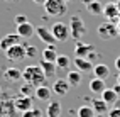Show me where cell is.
I'll list each match as a JSON object with an SVG mask.
<instances>
[{"instance_id": "obj_2", "label": "cell", "mask_w": 120, "mask_h": 117, "mask_svg": "<svg viewBox=\"0 0 120 117\" xmlns=\"http://www.w3.org/2000/svg\"><path fill=\"white\" fill-rule=\"evenodd\" d=\"M44 10L51 17H61L68 12V5L64 0H47L44 4Z\"/></svg>"}, {"instance_id": "obj_16", "label": "cell", "mask_w": 120, "mask_h": 117, "mask_svg": "<svg viewBox=\"0 0 120 117\" xmlns=\"http://www.w3.org/2000/svg\"><path fill=\"white\" fill-rule=\"evenodd\" d=\"M58 51H56V46L49 44L46 46V48L42 49V59L44 61H51V63H56V59H58Z\"/></svg>"}, {"instance_id": "obj_6", "label": "cell", "mask_w": 120, "mask_h": 117, "mask_svg": "<svg viewBox=\"0 0 120 117\" xmlns=\"http://www.w3.org/2000/svg\"><path fill=\"white\" fill-rule=\"evenodd\" d=\"M5 56H7V59H10V61H22L24 58H26V46H24V44L12 46L10 49L5 51Z\"/></svg>"}, {"instance_id": "obj_1", "label": "cell", "mask_w": 120, "mask_h": 117, "mask_svg": "<svg viewBox=\"0 0 120 117\" xmlns=\"http://www.w3.org/2000/svg\"><path fill=\"white\" fill-rule=\"evenodd\" d=\"M22 78L26 80V83H30L32 87H41V85H46V75L42 71V68L39 65H30L22 71Z\"/></svg>"}, {"instance_id": "obj_33", "label": "cell", "mask_w": 120, "mask_h": 117, "mask_svg": "<svg viewBox=\"0 0 120 117\" xmlns=\"http://www.w3.org/2000/svg\"><path fill=\"white\" fill-rule=\"evenodd\" d=\"M32 2H34V4H37V5H44L47 0H32Z\"/></svg>"}, {"instance_id": "obj_38", "label": "cell", "mask_w": 120, "mask_h": 117, "mask_svg": "<svg viewBox=\"0 0 120 117\" xmlns=\"http://www.w3.org/2000/svg\"><path fill=\"white\" fill-rule=\"evenodd\" d=\"M64 2H66V4H68V2H71V0H64Z\"/></svg>"}, {"instance_id": "obj_20", "label": "cell", "mask_w": 120, "mask_h": 117, "mask_svg": "<svg viewBox=\"0 0 120 117\" xmlns=\"http://www.w3.org/2000/svg\"><path fill=\"white\" fill-rule=\"evenodd\" d=\"M101 100L105 102L107 105H110V104H117V100H118V95L115 93V90L113 88H105L101 93Z\"/></svg>"}, {"instance_id": "obj_14", "label": "cell", "mask_w": 120, "mask_h": 117, "mask_svg": "<svg viewBox=\"0 0 120 117\" xmlns=\"http://www.w3.org/2000/svg\"><path fill=\"white\" fill-rule=\"evenodd\" d=\"M75 66L78 71H81V73H88V71H93V63H90L86 58H75Z\"/></svg>"}, {"instance_id": "obj_24", "label": "cell", "mask_w": 120, "mask_h": 117, "mask_svg": "<svg viewBox=\"0 0 120 117\" xmlns=\"http://www.w3.org/2000/svg\"><path fill=\"white\" fill-rule=\"evenodd\" d=\"M105 88H107L105 80H100V78H93V80L90 82V92H93V93H101Z\"/></svg>"}, {"instance_id": "obj_23", "label": "cell", "mask_w": 120, "mask_h": 117, "mask_svg": "<svg viewBox=\"0 0 120 117\" xmlns=\"http://www.w3.org/2000/svg\"><path fill=\"white\" fill-rule=\"evenodd\" d=\"M4 75H5V78L9 82H19V80H22V71L19 68H7Z\"/></svg>"}, {"instance_id": "obj_4", "label": "cell", "mask_w": 120, "mask_h": 117, "mask_svg": "<svg viewBox=\"0 0 120 117\" xmlns=\"http://www.w3.org/2000/svg\"><path fill=\"white\" fill-rule=\"evenodd\" d=\"M97 34H98L100 39H103V41H110V39L117 37L118 29H117L115 24H112V22H101L98 26V29H97Z\"/></svg>"}, {"instance_id": "obj_5", "label": "cell", "mask_w": 120, "mask_h": 117, "mask_svg": "<svg viewBox=\"0 0 120 117\" xmlns=\"http://www.w3.org/2000/svg\"><path fill=\"white\" fill-rule=\"evenodd\" d=\"M51 32H52V36L56 37V41H58V43H64V41H68V39L71 37L69 26L64 24V22H54Z\"/></svg>"}, {"instance_id": "obj_18", "label": "cell", "mask_w": 120, "mask_h": 117, "mask_svg": "<svg viewBox=\"0 0 120 117\" xmlns=\"http://www.w3.org/2000/svg\"><path fill=\"white\" fill-rule=\"evenodd\" d=\"M46 115L47 117H61V104L58 100H49L46 109Z\"/></svg>"}, {"instance_id": "obj_31", "label": "cell", "mask_w": 120, "mask_h": 117, "mask_svg": "<svg viewBox=\"0 0 120 117\" xmlns=\"http://www.w3.org/2000/svg\"><path fill=\"white\" fill-rule=\"evenodd\" d=\"M14 22H15V26L26 24V22H27V17H26V15H15V19H14Z\"/></svg>"}, {"instance_id": "obj_29", "label": "cell", "mask_w": 120, "mask_h": 117, "mask_svg": "<svg viewBox=\"0 0 120 117\" xmlns=\"http://www.w3.org/2000/svg\"><path fill=\"white\" fill-rule=\"evenodd\" d=\"M36 58L37 56V48H34V46H26V58Z\"/></svg>"}, {"instance_id": "obj_15", "label": "cell", "mask_w": 120, "mask_h": 117, "mask_svg": "<svg viewBox=\"0 0 120 117\" xmlns=\"http://www.w3.org/2000/svg\"><path fill=\"white\" fill-rule=\"evenodd\" d=\"M66 82L69 83V87H78V85H81V82H83V75H81V71H78V70L68 71V75H66Z\"/></svg>"}, {"instance_id": "obj_36", "label": "cell", "mask_w": 120, "mask_h": 117, "mask_svg": "<svg viewBox=\"0 0 120 117\" xmlns=\"http://www.w3.org/2000/svg\"><path fill=\"white\" fill-rule=\"evenodd\" d=\"M81 2H83V4H85V5H90V4H91V2H95V0H81Z\"/></svg>"}, {"instance_id": "obj_8", "label": "cell", "mask_w": 120, "mask_h": 117, "mask_svg": "<svg viewBox=\"0 0 120 117\" xmlns=\"http://www.w3.org/2000/svg\"><path fill=\"white\" fill-rule=\"evenodd\" d=\"M20 36L19 34H5L2 39H0V49L2 51H7V49H10L12 46L15 44H20Z\"/></svg>"}, {"instance_id": "obj_32", "label": "cell", "mask_w": 120, "mask_h": 117, "mask_svg": "<svg viewBox=\"0 0 120 117\" xmlns=\"http://www.w3.org/2000/svg\"><path fill=\"white\" fill-rule=\"evenodd\" d=\"M108 117H120V107H113V109H110L108 110Z\"/></svg>"}, {"instance_id": "obj_11", "label": "cell", "mask_w": 120, "mask_h": 117, "mask_svg": "<svg viewBox=\"0 0 120 117\" xmlns=\"http://www.w3.org/2000/svg\"><path fill=\"white\" fill-rule=\"evenodd\" d=\"M95 48L91 44H85V43H76L75 44V58H88V54H90Z\"/></svg>"}, {"instance_id": "obj_30", "label": "cell", "mask_w": 120, "mask_h": 117, "mask_svg": "<svg viewBox=\"0 0 120 117\" xmlns=\"http://www.w3.org/2000/svg\"><path fill=\"white\" fill-rule=\"evenodd\" d=\"M22 117H41V110L39 109H30V110L24 112Z\"/></svg>"}, {"instance_id": "obj_12", "label": "cell", "mask_w": 120, "mask_h": 117, "mask_svg": "<svg viewBox=\"0 0 120 117\" xmlns=\"http://www.w3.org/2000/svg\"><path fill=\"white\" fill-rule=\"evenodd\" d=\"M34 32H36V27L30 24V22H26V24L17 26V34H19L22 39H29V37H32Z\"/></svg>"}, {"instance_id": "obj_25", "label": "cell", "mask_w": 120, "mask_h": 117, "mask_svg": "<svg viewBox=\"0 0 120 117\" xmlns=\"http://www.w3.org/2000/svg\"><path fill=\"white\" fill-rule=\"evenodd\" d=\"M86 10L91 15H101L103 14V4H100L98 0H95V2H91L90 5H86Z\"/></svg>"}, {"instance_id": "obj_19", "label": "cell", "mask_w": 120, "mask_h": 117, "mask_svg": "<svg viewBox=\"0 0 120 117\" xmlns=\"http://www.w3.org/2000/svg\"><path fill=\"white\" fill-rule=\"evenodd\" d=\"M103 15L108 20H115L118 17V5L117 4H107L103 5Z\"/></svg>"}, {"instance_id": "obj_37", "label": "cell", "mask_w": 120, "mask_h": 117, "mask_svg": "<svg viewBox=\"0 0 120 117\" xmlns=\"http://www.w3.org/2000/svg\"><path fill=\"white\" fill-rule=\"evenodd\" d=\"M118 85H120V75H118Z\"/></svg>"}, {"instance_id": "obj_9", "label": "cell", "mask_w": 120, "mask_h": 117, "mask_svg": "<svg viewBox=\"0 0 120 117\" xmlns=\"http://www.w3.org/2000/svg\"><path fill=\"white\" fill-rule=\"evenodd\" d=\"M52 93H56L58 97H64L66 93L69 92V83L66 80H63V78H58L54 83H52V87H51Z\"/></svg>"}, {"instance_id": "obj_27", "label": "cell", "mask_w": 120, "mask_h": 117, "mask_svg": "<svg viewBox=\"0 0 120 117\" xmlns=\"http://www.w3.org/2000/svg\"><path fill=\"white\" fill-rule=\"evenodd\" d=\"M78 117H95V110L90 105H81L78 109Z\"/></svg>"}, {"instance_id": "obj_17", "label": "cell", "mask_w": 120, "mask_h": 117, "mask_svg": "<svg viewBox=\"0 0 120 117\" xmlns=\"http://www.w3.org/2000/svg\"><path fill=\"white\" fill-rule=\"evenodd\" d=\"M34 93H36V98L49 102V100H51V95H52V90L47 87V85H41V87H37V88L34 90Z\"/></svg>"}, {"instance_id": "obj_26", "label": "cell", "mask_w": 120, "mask_h": 117, "mask_svg": "<svg viewBox=\"0 0 120 117\" xmlns=\"http://www.w3.org/2000/svg\"><path fill=\"white\" fill-rule=\"evenodd\" d=\"M69 65H71V59L66 56V54H59L58 59H56V66L61 68V70H68Z\"/></svg>"}, {"instance_id": "obj_22", "label": "cell", "mask_w": 120, "mask_h": 117, "mask_svg": "<svg viewBox=\"0 0 120 117\" xmlns=\"http://www.w3.org/2000/svg\"><path fill=\"white\" fill-rule=\"evenodd\" d=\"M42 68V71L46 75V78H49V76H54L56 75V70H58V66H56V63H51V61H41V65H39Z\"/></svg>"}, {"instance_id": "obj_7", "label": "cell", "mask_w": 120, "mask_h": 117, "mask_svg": "<svg viewBox=\"0 0 120 117\" xmlns=\"http://www.w3.org/2000/svg\"><path fill=\"white\" fill-rule=\"evenodd\" d=\"M36 34H37V37L41 39V41L46 44V46H49V44H56L58 41H56V37L52 36V32L49 29H46V27H42V26H39V27H36Z\"/></svg>"}, {"instance_id": "obj_13", "label": "cell", "mask_w": 120, "mask_h": 117, "mask_svg": "<svg viewBox=\"0 0 120 117\" xmlns=\"http://www.w3.org/2000/svg\"><path fill=\"white\" fill-rule=\"evenodd\" d=\"M93 75L95 78H100V80H107L110 76V68L105 65V63H98L93 66Z\"/></svg>"}, {"instance_id": "obj_28", "label": "cell", "mask_w": 120, "mask_h": 117, "mask_svg": "<svg viewBox=\"0 0 120 117\" xmlns=\"http://www.w3.org/2000/svg\"><path fill=\"white\" fill-rule=\"evenodd\" d=\"M34 90H36V88H34L30 83H24L22 87H20V93H22L24 97H30V93H32Z\"/></svg>"}, {"instance_id": "obj_35", "label": "cell", "mask_w": 120, "mask_h": 117, "mask_svg": "<svg viewBox=\"0 0 120 117\" xmlns=\"http://www.w3.org/2000/svg\"><path fill=\"white\" fill-rule=\"evenodd\" d=\"M115 68H117L118 71H120V56H118V58L115 59Z\"/></svg>"}, {"instance_id": "obj_34", "label": "cell", "mask_w": 120, "mask_h": 117, "mask_svg": "<svg viewBox=\"0 0 120 117\" xmlns=\"http://www.w3.org/2000/svg\"><path fill=\"white\" fill-rule=\"evenodd\" d=\"M113 90H115V93H117V95L120 97V85H118V83H117L115 87H113Z\"/></svg>"}, {"instance_id": "obj_21", "label": "cell", "mask_w": 120, "mask_h": 117, "mask_svg": "<svg viewBox=\"0 0 120 117\" xmlns=\"http://www.w3.org/2000/svg\"><path fill=\"white\" fill-rule=\"evenodd\" d=\"M91 109L95 110V115H103V114H108V105L103 102L101 98H95L91 102Z\"/></svg>"}, {"instance_id": "obj_3", "label": "cell", "mask_w": 120, "mask_h": 117, "mask_svg": "<svg viewBox=\"0 0 120 117\" xmlns=\"http://www.w3.org/2000/svg\"><path fill=\"white\" fill-rule=\"evenodd\" d=\"M69 34L73 39H76V41H79L85 34H86V26H85V22L83 19L79 17V15H71V19H69Z\"/></svg>"}, {"instance_id": "obj_10", "label": "cell", "mask_w": 120, "mask_h": 117, "mask_svg": "<svg viewBox=\"0 0 120 117\" xmlns=\"http://www.w3.org/2000/svg\"><path fill=\"white\" fill-rule=\"evenodd\" d=\"M15 109L17 110H20L22 114L30 110V109H34V102H32V97H17V100H15Z\"/></svg>"}]
</instances>
